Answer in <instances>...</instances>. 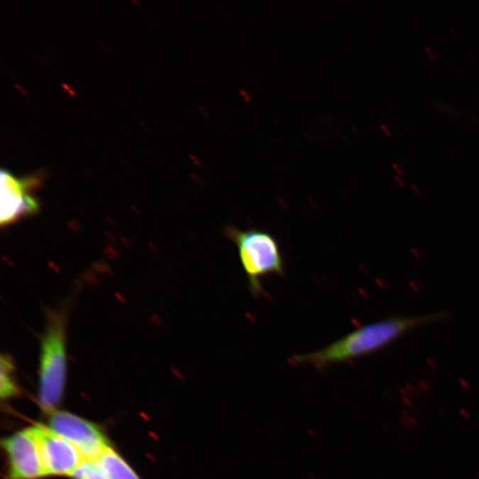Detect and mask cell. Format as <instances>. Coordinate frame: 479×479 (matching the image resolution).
<instances>
[{
  "label": "cell",
  "instance_id": "1",
  "mask_svg": "<svg viewBox=\"0 0 479 479\" xmlns=\"http://www.w3.org/2000/svg\"><path fill=\"white\" fill-rule=\"evenodd\" d=\"M438 312L416 316H391L364 325L318 351L293 355L291 362L312 365L323 371L333 365L351 362L382 351L418 328L448 319Z\"/></svg>",
  "mask_w": 479,
  "mask_h": 479
},
{
  "label": "cell",
  "instance_id": "2",
  "mask_svg": "<svg viewBox=\"0 0 479 479\" xmlns=\"http://www.w3.org/2000/svg\"><path fill=\"white\" fill-rule=\"evenodd\" d=\"M223 234L237 246L239 262L244 271L249 292L259 298L267 296L262 280L269 275H286L280 245L273 235L257 228L242 230L227 225Z\"/></svg>",
  "mask_w": 479,
  "mask_h": 479
},
{
  "label": "cell",
  "instance_id": "3",
  "mask_svg": "<svg viewBox=\"0 0 479 479\" xmlns=\"http://www.w3.org/2000/svg\"><path fill=\"white\" fill-rule=\"evenodd\" d=\"M66 372V312L51 311L41 340L38 385L39 407L49 416L62 402Z\"/></svg>",
  "mask_w": 479,
  "mask_h": 479
},
{
  "label": "cell",
  "instance_id": "4",
  "mask_svg": "<svg viewBox=\"0 0 479 479\" xmlns=\"http://www.w3.org/2000/svg\"><path fill=\"white\" fill-rule=\"evenodd\" d=\"M49 427L80 450L85 459H99L112 448L101 428L92 421L67 411H55L50 416Z\"/></svg>",
  "mask_w": 479,
  "mask_h": 479
},
{
  "label": "cell",
  "instance_id": "5",
  "mask_svg": "<svg viewBox=\"0 0 479 479\" xmlns=\"http://www.w3.org/2000/svg\"><path fill=\"white\" fill-rule=\"evenodd\" d=\"M41 184V177L38 175L17 178L9 171L1 170L0 223L2 227L38 212L39 203L33 194Z\"/></svg>",
  "mask_w": 479,
  "mask_h": 479
},
{
  "label": "cell",
  "instance_id": "6",
  "mask_svg": "<svg viewBox=\"0 0 479 479\" xmlns=\"http://www.w3.org/2000/svg\"><path fill=\"white\" fill-rule=\"evenodd\" d=\"M7 457V479H39L48 476L32 428L2 439Z\"/></svg>",
  "mask_w": 479,
  "mask_h": 479
},
{
  "label": "cell",
  "instance_id": "7",
  "mask_svg": "<svg viewBox=\"0 0 479 479\" xmlns=\"http://www.w3.org/2000/svg\"><path fill=\"white\" fill-rule=\"evenodd\" d=\"M31 428L37 438L46 475L71 477L85 459L80 450L50 427L36 424Z\"/></svg>",
  "mask_w": 479,
  "mask_h": 479
},
{
  "label": "cell",
  "instance_id": "8",
  "mask_svg": "<svg viewBox=\"0 0 479 479\" xmlns=\"http://www.w3.org/2000/svg\"><path fill=\"white\" fill-rule=\"evenodd\" d=\"M110 479H141L115 449L110 448L99 458Z\"/></svg>",
  "mask_w": 479,
  "mask_h": 479
},
{
  "label": "cell",
  "instance_id": "9",
  "mask_svg": "<svg viewBox=\"0 0 479 479\" xmlns=\"http://www.w3.org/2000/svg\"><path fill=\"white\" fill-rule=\"evenodd\" d=\"M20 393L14 378V364L11 357L2 355L0 361V396L2 399L14 398Z\"/></svg>",
  "mask_w": 479,
  "mask_h": 479
},
{
  "label": "cell",
  "instance_id": "10",
  "mask_svg": "<svg viewBox=\"0 0 479 479\" xmlns=\"http://www.w3.org/2000/svg\"><path fill=\"white\" fill-rule=\"evenodd\" d=\"M73 479H110L99 459H84L71 475Z\"/></svg>",
  "mask_w": 479,
  "mask_h": 479
},
{
  "label": "cell",
  "instance_id": "11",
  "mask_svg": "<svg viewBox=\"0 0 479 479\" xmlns=\"http://www.w3.org/2000/svg\"><path fill=\"white\" fill-rule=\"evenodd\" d=\"M239 95H241L242 96V97L244 98V99L247 102H252V96H250L249 92H247L245 90V89L239 88Z\"/></svg>",
  "mask_w": 479,
  "mask_h": 479
},
{
  "label": "cell",
  "instance_id": "12",
  "mask_svg": "<svg viewBox=\"0 0 479 479\" xmlns=\"http://www.w3.org/2000/svg\"><path fill=\"white\" fill-rule=\"evenodd\" d=\"M425 50H426V52L431 60H436V58H437L434 50L430 48V46H425Z\"/></svg>",
  "mask_w": 479,
  "mask_h": 479
},
{
  "label": "cell",
  "instance_id": "13",
  "mask_svg": "<svg viewBox=\"0 0 479 479\" xmlns=\"http://www.w3.org/2000/svg\"><path fill=\"white\" fill-rule=\"evenodd\" d=\"M380 127L382 128V130L384 131V134L389 136H389L392 135L391 130H389V129L387 127H386L384 124H381Z\"/></svg>",
  "mask_w": 479,
  "mask_h": 479
},
{
  "label": "cell",
  "instance_id": "14",
  "mask_svg": "<svg viewBox=\"0 0 479 479\" xmlns=\"http://www.w3.org/2000/svg\"><path fill=\"white\" fill-rule=\"evenodd\" d=\"M448 31H449V33L451 34L453 36V37L456 39V41H457V39L459 38V35H458V33H457L455 28H453V27H449Z\"/></svg>",
  "mask_w": 479,
  "mask_h": 479
},
{
  "label": "cell",
  "instance_id": "15",
  "mask_svg": "<svg viewBox=\"0 0 479 479\" xmlns=\"http://www.w3.org/2000/svg\"><path fill=\"white\" fill-rule=\"evenodd\" d=\"M392 167L394 168L396 171H398L399 173H402V168L399 166V164L397 163H392Z\"/></svg>",
  "mask_w": 479,
  "mask_h": 479
}]
</instances>
